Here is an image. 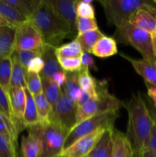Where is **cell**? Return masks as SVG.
Instances as JSON below:
<instances>
[{
    "mask_svg": "<svg viewBox=\"0 0 156 157\" xmlns=\"http://www.w3.org/2000/svg\"><path fill=\"white\" fill-rule=\"evenodd\" d=\"M51 9L67 23L73 34L76 32V16L75 1L72 0H46Z\"/></svg>",
    "mask_w": 156,
    "mask_h": 157,
    "instance_id": "4fadbf2b",
    "label": "cell"
},
{
    "mask_svg": "<svg viewBox=\"0 0 156 157\" xmlns=\"http://www.w3.org/2000/svg\"><path fill=\"white\" fill-rule=\"evenodd\" d=\"M154 35H156V28H155V32H154Z\"/></svg>",
    "mask_w": 156,
    "mask_h": 157,
    "instance_id": "db71d44e",
    "label": "cell"
},
{
    "mask_svg": "<svg viewBox=\"0 0 156 157\" xmlns=\"http://www.w3.org/2000/svg\"><path fill=\"white\" fill-rule=\"evenodd\" d=\"M80 60L83 67H86L89 70H96L94 58H93L91 54L84 52L80 56Z\"/></svg>",
    "mask_w": 156,
    "mask_h": 157,
    "instance_id": "b9f144b4",
    "label": "cell"
},
{
    "mask_svg": "<svg viewBox=\"0 0 156 157\" xmlns=\"http://www.w3.org/2000/svg\"><path fill=\"white\" fill-rule=\"evenodd\" d=\"M0 16L13 27L17 28L28 20L4 0H0Z\"/></svg>",
    "mask_w": 156,
    "mask_h": 157,
    "instance_id": "7402d4cb",
    "label": "cell"
},
{
    "mask_svg": "<svg viewBox=\"0 0 156 157\" xmlns=\"http://www.w3.org/2000/svg\"><path fill=\"white\" fill-rule=\"evenodd\" d=\"M149 110H150V111H151V113H152V114L154 115V116L155 117V118H156V108H155V107H154L152 106V108L151 107V109H149Z\"/></svg>",
    "mask_w": 156,
    "mask_h": 157,
    "instance_id": "681fc988",
    "label": "cell"
},
{
    "mask_svg": "<svg viewBox=\"0 0 156 157\" xmlns=\"http://www.w3.org/2000/svg\"><path fill=\"white\" fill-rule=\"evenodd\" d=\"M17 147L12 140L0 134V157H18Z\"/></svg>",
    "mask_w": 156,
    "mask_h": 157,
    "instance_id": "d590c367",
    "label": "cell"
},
{
    "mask_svg": "<svg viewBox=\"0 0 156 157\" xmlns=\"http://www.w3.org/2000/svg\"><path fill=\"white\" fill-rule=\"evenodd\" d=\"M151 114L152 117V124H151V132H150L148 149L156 153V118L151 113Z\"/></svg>",
    "mask_w": 156,
    "mask_h": 157,
    "instance_id": "60d3db41",
    "label": "cell"
},
{
    "mask_svg": "<svg viewBox=\"0 0 156 157\" xmlns=\"http://www.w3.org/2000/svg\"><path fill=\"white\" fill-rule=\"evenodd\" d=\"M26 88L33 97L42 93V82L40 75L35 73H26Z\"/></svg>",
    "mask_w": 156,
    "mask_h": 157,
    "instance_id": "836d02e7",
    "label": "cell"
},
{
    "mask_svg": "<svg viewBox=\"0 0 156 157\" xmlns=\"http://www.w3.org/2000/svg\"><path fill=\"white\" fill-rule=\"evenodd\" d=\"M103 36H105V35L99 29H97V30L90 31V32H87L81 34V35H76L75 40L80 43L84 52L91 54V51L93 46Z\"/></svg>",
    "mask_w": 156,
    "mask_h": 157,
    "instance_id": "4316f807",
    "label": "cell"
},
{
    "mask_svg": "<svg viewBox=\"0 0 156 157\" xmlns=\"http://www.w3.org/2000/svg\"><path fill=\"white\" fill-rule=\"evenodd\" d=\"M44 45L41 35L29 20L16 28L15 50L41 51Z\"/></svg>",
    "mask_w": 156,
    "mask_h": 157,
    "instance_id": "9c48e42d",
    "label": "cell"
},
{
    "mask_svg": "<svg viewBox=\"0 0 156 157\" xmlns=\"http://www.w3.org/2000/svg\"><path fill=\"white\" fill-rule=\"evenodd\" d=\"M58 157H60V156H58Z\"/></svg>",
    "mask_w": 156,
    "mask_h": 157,
    "instance_id": "11a10c76",
    "label": "cell"
},
{
    "mask_svg": "<svg viewBox=\"0 0 156 157\" xmlns=\"http://www.w3.org/2000/svg\"><path fill=\"white\" fill-rule=\"evenodd\" d=\"M42 82V93L50 105H54L58 101L62 93V89L58 87L51 79L41 78Z\"/></svg>",
    "mask_w": 156,
    "mask_h": 157,
    "instance_id": "f1b7e54d",
    "label": "cell"
},
{
    "mask_svg": "<svg viewBox=\"0 0 156 157\" xmlns=\"http://www.w3.org/2000/svg\"><path fill=\"white\" fill-rule=\"evenodd\" d=\"M129 157H134V155H133V153H132V154L131 156H130Z\"/></svg>",
    "mask_w": 156,
    "mask_h": 157,
    "instance_id": "f5cc1de1",
    "label": "cell"
},
{
    "mask_svg": "<svg viewBox=\"0 0 156 157\" xmlns=\"http://www.w3.org/2000/svg\"><path fill=\"white\" fill-rule=\"evenodd\" d=\"M58 62L63 71L68 73H76L83 69L80 58H59Z\"/></svg>",
    "mask_w": 156,
    "mask_h": 157,
    "instance_id": "8d00e7d4",
    "label": "cell"
},
{
    "mask_svg": "<svg viewBox=\"0 0 156 157\" xmlns=\"http://www.w3.org/2000/svg\"><path fill=\"white\" fill-rule=\"evenodd\" d=\"M16 28L0 27V58H9L15 50Z\"/></svg>",
    "mask_w": 156,
    "mask_h": 157,
    "instance_id": "2e32d148",
    "label": "cell"
},
{
    "mask_svg": "<svg viewBox=\"0 0 156 157\" xmlns=\"http://www.w3.org/2000/svg\"><path fill=\"white\" fill-rule=\"evenodd\" d=\"M92 2V0H76L75 9L76 16L80 18H95V9Z\"/></svg>",
    "mask_w": 156,
    "mask_h": 157,
    "instance_id": "e575fe53",
    "label": "cell"
},
{
    "mask_svg": "<svg viewBox=\"0 0 156 157\" xmlns=\"http://www.w3.org/2000/svg\"><path fill=\"white\" fill-rule=\"evenodd\" d=\"M12 59L0 58V85L8 94L11 87Z\"/></svg>",
    "mask_w": 156,
    "mask_h": 157,
    "instance_id": "1f68e13d",
    "label": "cell"
},
{
    "mask_svg": "<svg viewBox=\"0 0 156 157\" xmlns=\"http://www.w3.org/2000/svg\"><path fill=\"white\" fill-rule=\"evenodd\" d=\"M43 124L41 152L40 157H58L64 150L67 133L56 123L48 121Z\"/></svg>",
    "mask_w": 156,
    "mask_h": 157,
    "instance_id": "52a82bcc",
    "label": "cell"
},
{
    "mask_svg": "<svg viewBox=\"0 0 156 157\" xmlns=\"http://www.w3.org/2000/svg\"><path fill=\"white\" fill-rule=\"evenodd\" d=\"M44 52V49L41 51H22V50H15L13 55L15 57L21 65L27 71V66L29 61L33 58L38 56H42Z\"/></svg>",
    "mask_w": 156,
    "mask_h": 157,
    "instance_id": "74e56055",
    "label": "cell"
},
{
    "mask_svg": "<svg viewBox=\"0 0 156 157\" xmlns=\"http://www.w3.org/2000/svg\"><path fill=\"white\" fill-rule=\"evenodd\" d=\"M153 2H154V4L156 6V0H154V1H153Z\"/></svg>",
    "mask_w": 156,
    "mask_h": 157,
    "instance_id": "816d5d0a",
    "label": "cell"
},
{
    "mask_svg": "<svg viewBox=\"0 0 156 157\" xmlns=\"http://www.w3.org/2000/svg\"><path fill=\"white\" fill-rule=\"evenodd\" d=\"M76 103L62 92L58 101L52 107L49 121L56 123L68 133L76 124Z\"/></svg>",
    "mask_w": 156,
    "mask_h": 157,
    "instance_id": "ba28073f",
    "label": "cell"
},
{
    "mask_svg": "<svg viewBox=\"0 0 156 157\" xmlns=\"http://www.w3.org/2000/svg\"><path fill=\"white\" fill-rule=\"evenodd\" d=\"M50 79H51L58 87L61 88L64 86L66 79H67V72H65L64 71L58 72V73L54 74Z\"/></svg>",
    "mask_w": 156,
    "mask_h": 157,
    "instance_id": "7bdbcfd3",
    "label": "cell"
},
{
    "mask_svg": "<svg viewBox=\"0 0 156 157\" xmlns=\"http://www.w3.org/2000/svg\"><path fill=\"white\" fill-rule=\"evenodd\" d=\"M4 1L16 9L28 20H29L36 12L42 0H4Z\"/></svg>",
    "mask_w": 156,
    "mask_h": 157,
    "instance_id": "44dd1931",
    "label": "cell"
},
{
    "mask_svg": "<svg viewBox=\"0 0 156 157\" xmlns=\"http://www.w3.org/2000/svg\"><path fill=\"white\" fill-rule=\"evenodd\" d=\"M105 12L108 25L121 27L128 22L132 15L145 5L151 3L148 0H99Z\"/></svg>",
    "mask_w": 156,
    "mask_h": 157,
    "instance_id": "5b68a950",
    "label": "cell"
},
{
    "mask_svg": "<svg viewBox=\"0 0 156 157\" xmlns=\"http://www.w3.org/2000/svg\"><path fill=\"white\" fill-rule=\"evenodd\" d=\"M2 26H12L9 22H8L6 20H5L2 17L0 16V27H2ZM13 27V26H12Z\"/></svg>",
    "mask_w": 156,
    "mask_h": 157,
    "instance_id": "7dc6e473",
    "label": "cell"
},
{
    "mask_svg": "<svg viewBox=\"0 0 156 157\" xmlns=\"http://www.w3.org/2000/svg\"><path fill=\"white\" fill-rule=\"evenodd\" d=\"M119 111L113 110L99 113L75 125L67 133L64 142V150L76 141L99 128L114 127V124L119 117Z\"/></svg>",
    "mask_w": 156,
    "mask_h": 157,
    "instance_id": "8992f818",
    "label": "cell"
},
{
    "mask_svg": "<svg viewBox=\"0 0 156 157\" xmlns=\"http://www.w3.org/2000/svg\"><path fill=\"white\" fill-rule=\"evenodd\" d=\"M132 153V150L126 135L114 128L112 157H129Z\"/></svg>",
    "mask_w": 156,
    "mask_h": 157,
    "instance_id": "ffe728a7",
    "label": "cell"
},
{
    "mask_svg": "<svg viewBox=\"0 0 156 157\" xmlns=\"http://www.w3.org/2000/svg\"><path fill=\"white\" fill-rule=\"evenodd\" d=\"M121 55L132 64L138 75L143 78L146 85L156 87V64L143 59H134L124 54H121Z\"/></svg>",
    "mask_w": 156,
    "mask_h": 157,
    "instance_id": "9a60e30c",
    "label": "cell"
},
{
    "mask_svg": "<svg viewBox=\"0 0 156 157\" xmlns=\"http://www.w3.org/2000/svg\"><path fill=\"white\" fill-rule=\"evenodd\" d=\"M152 41H153V50H154V58L156 60V35H152Z\"/></svg>",
    "mask_w": 156,
    "mask_h": 157,
    "instance_id": "c3c4849f",
    "label": "cell"
},
{
    "mask_svg": "<svg viewBox=\"0 0 156 157\" xmlns=\"http://www.w3.org/2000/svg\"><path fill=\"white\" fill-rule=\"evenodd\" d=\"M154 2L138 9L131 16L128 23L139 29L154 35L156 28V7Z\"/></svg>",
    "mask_w": 156,
    "mask_h": 157,
    "instance_id": "7c38bea8",
    "label": "cell"
},
{
    "mask_svg": "<svg viewBox=\"0 0 156 157\" xmlns=\"http://www.w3.org/2000/svg\"><path fill=\"white\" fill-rule=\"evenodd\" d=\"M26 129L28 135L21 137L20 157H40L43 124L38 123Z\"/></svg>",
    "mask_w": 156,
    "mask_h": 157,
    "instance_id": "8fae6325",
    "label": "cell"
},
{
    "mask_svg": "<svg viewBox=\"0 0 156 157\" xmlns=\"http://www.w3.org/2000/svg\"></svg>",
    "mask_w": 156,
    "mask_h": 157,
    "instance_id": "9f6ffc18",
    "label": "cell"
},
{
    "mask_svg": "<svg viewBox=\"0 0 156 157\" xmlns=\"http://www.w3.org/2000/svg\"><path fill=\"white\" fill-rule=\"evenodd\" d=\"M12 59V75H11V87H20L26 88V73L27 71L21 65L14 55Z\"/></svg>",
    "mask_w": 156,
    "mask_h": 157,
    "instance_id": "83f0119b",
    "label": "cell"
},
{
    "mask_svg": "<svg viewBox=\"0 0 156 157\" xmlns=\"http://www.w3.org/2000/svg\"><path fill=\"white\" fill-rule=\"evenodd\" d=\"M147 86V91H148V96L152 101V106L156 108V87L153 86Z\"/></svg>",
    "mask_w": 156,
    "mask_h": 157,
    "instance_id": "ee69618b",
    "label": "cell"
},
{
    "mask_svg": "<svg viewBox=\"0 0 156 157\" xmlns=\"http://www.w3.org/2000/svg\"><path fill=\"white\" fill-rule=\"evenodd\" d=\"M133 155H134V157H141L140 155L138 154V153H133Z\"/></svg>",
    "mask_w": 156,
    "mask_h": 157,
    "instance_id": "f907efd6",
    "label": "cell"
},
{
    "mask_svg": "<svg viewBox=\"0 0 156 157\" xmlns=\"http://www.w3.org/2000/svg\"><path fill=\"white\" fill-rule=\"evenodd\" d=\"M141 156V157H156V153L151 151L149 149H146L141 153H138Z\"/></svg>",
    "mask_w": 156,
    "mask_h": 157,
    "instance_id": "bcb514c9",
    "label": "cell"
},
{
    "mask_svg": "<svg viewBox=\"0 0 156 157\" xmlns=\"http://www.w3.org/2000/svg\"><path fill=\"white\" fill-rule=\"evenodd\" d=\"M54 48L45 44L44 52L42 54V58L44 61V67L42 71L40 74V76L42 78H49L50 79L54 74L62 71L58 59L54 52Z\"/></svg>",
    "mask_w": 156,
    "mask_h": 157,
    "instance_id": "e0dca14e",
    "label": "cell"
},
{
    "mask_svg": "<svg viewBox=\"0 0 156 157\" xmlns=\"http://www.w3.org/2000/svg\"><path fill=\"white\" fill-rule=\"evenodd\" d=\"M57 58H80L83 51L80 43L76 40L59 45L54 49Z\"/></svg>",
    "mask_w": 156,
    "mask_h": 157,
    "instance_id": "484cf974",
    "label": "cell"
},
{
    "mask_svg": "<svg viewBox=\"0 0 156 157\" xmlns=\"http://www.w3.org/2000/svg\"><path fill=\"white\" fill-rule=\"evenodd\" d=\"M44 67V61L42 57L38 56L33 58L29 61L28 64L27 66V72L35 74H40L42 71L43 68Z\"/></svg>",
    "mask_w": 156,
    "mask_h": 157,
    "instance_id": "ab89813d",
    "label": "cell"
},
{
    "mask_svg": "<svg viewBox=\"0 0 156 157\" xmlns=\"http://www.w3.org/2000/svg\"><path fill=\"white\" fill-rule=\"evenodd\" d=\"M19 133L18 129L0 113V134L7 136L18 145V136Z\"/></svg>",
    "mask_w": 156,
    "mask_h": 157,
    "instance_id": "d6a6232c",
    "label": "cell"
},
{
    "mask_svg": "<svg viewBox=\"0 0 156 157\" xmlns=\"http://www.w3.org/2000/svg\"><path fill=\"white\" fill-rule=\"evenodd\" d=\"M12 114L18 123L23 124V116L26 105V96L24 88L20 87H11L8 92ZM25 128V127H24Z\"/></svg>",
    "mask_w": 156,
    "mask_h": 157,
    "instance_id": "5bb4252c",
    "label": "cell"
},
{
    "mask_svg": "<svg viewBox=\"0 0 156 157\" xmlns=\"http://www.w3.org/2000/svg\"><path fill=\"white\" fill-rule=\"evenodd\" d=\"M125 107L128 116L125 135L133 153H141L148 149L152 124L151 112L139 92L132 95Z\"/></svg>",
    "mask_w": 156,
    "mask_h": 157,
    "instance_id": "6da1fadb",
    "label": "cell"
},
{
    "mask_svg": "<svg viewBox=\"0 0 156 157\" xmlns=\"http://www.w3.org/2000/svg\"><path fill=\"white\" fill-rule=\"evenodd\" d=\"M123 107H125V104L114 95L109 93L105 85L100 83L97 95L92 98L83 106L77 107L75 125L99 113L113 110L119 111V109Z\"/></svg>",
    "mask_w": 156,
    "mask_h": 157,
    "instance_id": "277c9868",
    "label": "cell"
},
{
    "mask_svg": "<svg viewBox=\"0 0 156 157\" xmlns=\"http://www.w3.org/2000/svg\"><path fill=\"white\" fill-rule=\"evenodd\" d=\"M114 127L105 130L102 137L87 157H112Z\"/></svg>",
    "mask_w": 156,
    "mask_h": 157,
    "instance_id": "ac0fdd59",
    "label": "cell"
},
{
    "mask_svg": "<svg viewBox=\"0 0 156 157\" xmlns=\"http://www.w3.org/2000/svg\"><path fill=\"white\" fill-rule=\"evenodd\" d=\"M0 113L6 117L9 121H10L18 129L20 132L24 128L20 123L15 120L13 114H12V110H11L10 102H9V95L5 91L4 89L1 87L0 85Z\"/></svg>",
    "mask_w": 156,
    "mask_h": 157,
    "instance_id": "4dcf8cb0",
    "label": "cell"
},
{
    "mask_svg": "<svg viewBox=\"0 0 156 157\" xmlns=\"http://www.w3.org/2000/svg\"><path fill=\"white\" fill-rule=\"evenodd\" d=\"M24 92L26 96V105L23 116V124L26 129L31 126L38 124L40 121L33 96L27 88H24Z\"/></svg>",
    "mask_w": 156,
    "mask_h": 157,
    "instance_id": "603a6c76",
    "label": "cell"
},
{
    "mask_svg": "<svg viewBox=\"0 0 156 157\" xmlns=\"http://www.w3.org/2000/svg\"><path fill=\"white\" fill-rule=\"evenodd\" d=\"M38 112L40 123H47L50 120L52 112V106L47 101L43 93L33 97Z\"/></svg>",
    "mask_w": 156,
    "mask_h": 157,
    "instance_id": "f546056e",
    "label": "cell"
},
{
    "mask_svg": "<svg viewBox=\"0 0 156 157\" xmlns=\"http://www.w3.org/2000/svg\"><path fill=\"white\" fill-rule=\"evenodd\" d=\"M29 21L40 32L44 44L54 48L64 38L74 35L68 25L51 9L46 0H42Z\"/></svg>",
    "mask_w": 156,
    "mask_h": 157,
    "instance_id": "7a4b0ae2",
    "label": "cell"
},
{
    "mask_svg": "<svg viewBox=\"0 0 156 157\" xmlns=\"http://www.w3.org/2000/svg\"><path fill=\"white\" fill-rule=\"evenodd\" d=\"M61 89L62 92L66 96L70 98L76 104L82 93V90L78 84L77 72L76 73L67 72V79Z\"/></svg>",
    "mask_w": 156,
    "mask_h": 157,
    "instance_id": "d4e9b609",
    "label": "cell"
},
{
    "mask_svg": "<svg viewBox=\"0 0 156 157\" xmlns=\"http://www.w3.org/2000/svg\"><path fill=\"white\" fill-rule=\"evenodd\" d=\"M118 53L117 43L114 38L103 36L93 46L91 51L92 55L100 58H106Z\"/></svg>",
    "mask_w": 156,
    "mask_h": 157,
    "instance_id": "d6986e66",
    "label": "cell"
},
{
    "mask_svg": "<svg viewBox=\"0 0 156 157\" xmlns=\"http://www.w3.org/2000/svg\"><path fill=\"white\" fill-rule=\"evenodd\" d=\"M77 76L78 84L81 90L89 93L93 98L96 97L98 94L99 84H97L96 80L91 76L90 70L83 67L80 71L77 72Z\"/></svg>",
    "mask_w": 156,
    "mask_h": 157,
    "instance_id": "cb8c5ba5",
    "label": "cell"
},
{
    "mask_svg": "<svg viewBox=\"0 0 156 157\" xmlns=\"http://www.w3.org/2000/svg\"><path fill=\"white\" fill-rule=\"evenodd\" d=\"M92 98H93V97H92L90 94L87 93V92H86V91H84V90H82L80 98H79V100H78L77 102H76L77 107H80V106H83L84 104H85L86 103L88 102V101H90Z\"/></svg>",
    "mask_w": 156,
    "mask_h": 157,
    "instance_id": "f6af8a7d",
    "label": "cell"
},
{
    "mask_svg": "<svg viewBox=\"0 0 156 157\" xmlns=\"http://www.w3.org/2000/svg\"><path fill=\"white\" fill-rule=\"evenodd\" d=\"M114 37L116 43L132 46L141 54L142 59L156 64L153 50L152 35L126 22L116 29Z\"/></svg>",
    "mask_w": 156,
    "mask_h": 157,
    "instance_id": "3957f363",
    "label": "cell"
},
{
    "mask_svg": "<svg viewBox=\"0 0 156 157\" xmlns=\"http://www.w3.org/2000/svg\"><path fill=\"white\" fill-rule=\"evenodd\" d=\"M106 129L108 128H99L96 131L80 138L68 148L63 150L59 156L87 157L99 142Z\"/></svg>",
    "mask_w": 156,
    "mask_h": 157,
    "instance_id": "30bf717a",
    "label": "cell"
},
{
    "mask_svg": "<svg viewBox=\"0 0 156 157\" xmlns=\"http://www.w3.org/2000/svg\"><path fill=\"white\" fill-rule=\"evenodd\" d=\"M76 35H81L90 31L97 30L98 25L95 18H80L77 17L76 22Z\"/></svg>",
    "mask_w": 156,
    "mask_h": 157,
    "instance_id": "f35d334b",
    "label": "cell"
}]
</instances>
